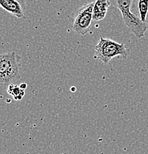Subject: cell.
I'll return each instance as SVG.
<instances>
[{
    "mask_svg": "<svg viewBox=\"0 0 148 154\" xmlns=\"http://www.w3.org/2000/svg\"><path fill=\"white\" fill-rule=\"evenodd\" d=\"M111 5L121 12L125 25L136 38L144 37L147 30V22H144L139 17L130 11L133 0H110Z\"/></svg>",
    "mask_w": 148,
    "mask_h": 154,
    "instance_id": "6da1fadb",
    "label": "cell"
},
{
    "mask_svg": "<svg viewBox=\"0 0 148 154\" xmlns=\"http://www.w3.org/2000/svg\"><path fill=\"white\" fill-rule=\"evenodd\" d=\"M20 59L15 52L0 54V85H9L20 79Z\"/></svg>",
    "mask_w": 148,
    "mask_h": 154,
    "instance_id": "7a4b0ae2",
    "label": "cell"
},
{
    "mask_svg": "<svg viewBox=\"0 0 148 154\" xmlns=\"http://www.w3.org/2000/svg\"><path fill=\"white\" fill-rule=\"evenodd\" d=\"M95 58L103 63H109L117 57L123 59L128 57V48L122 43H118L111 38H100L94 47Z\"/></svg>",
    "mask_w": 148,
    "mask_h": 154,
    "instance_id": "3957f363",
    "label": "cell"
},
{
    "mask_svg": "<svg viewBox=\"0 0 148 154\" xmlns=\"http://www.w3.org/2000/svg\"><path fill=\"white\" fill-rule=\"evenodd\" d=\"M94 2L81 6L74 12L72 28L77 34L85 36L90 31L93 22V8Z\"/></svg>",
    "mask_w": 148,
    "mask_h": 154,
    "instance_id": "277c9868",
    "label": "cell"
},
{
    "mask_svg": "<svg viewBox=\"0 0 148 154\" xmlns=\"http://www.w3.org/2000/svg\"><path fill=\"white\" fill-rule=\"evenodd\" d=\"M0 7L17 18L25 17V0H0Z\"/></svg>",
    "mask_w": 148,
    "mask_h": 154,
    "instance_id": "5b68a950",
    "label": "cell"
},
{
    "mask_svg": "<svg viewBox=\"0 0 148 154\" xmlns=\"http://www.w3.org/2000/svg\"><path fill=\"white\" fill-rule=\"evenodd\" d=\"M111 5L110 0H96L93 8L94 21L98 22L104 19Z\"/></svg>",
    "mask_w": 148,
    "mask_h": 154,
    "instance_id": "8992f818",
    "label": "cell"
},
{
    "mask_svg": "<svg viewBox=\"0 0 148 154\" xmlns=\"http://www.w3.org/2000/svg\"><path fill=\"white\" fill-rule=\"evenodd\" d=\"M7 93L12 96L16 101L22 100L25 94V90L22 89L19 86L13 84L9 85L7 88Z\"/></svg>",
    "mask_w": 148,
    "mask_h": 154,
    "instance_id": "52a82bcc",
    "label": "cell"
},
{
    "mask_svg": "<svg viewBox=\"0 0 148 154\" xmlns=\"http://www.w3.org/2000/svg\"><path fill=\"white\" fill-rule=\"evenodd\" d=\"M138 9L140 19L146 22L148 14V0H138Z\"/></svg>",
    "mask_w": 148,
    "mask_h": 154,
    "instance_id": "ba28073f",
    "label": "cell"
},
{
    "mask_svg": "<svg viewBox=\"0 0 148 154\" xmlns=\"http://www.w3.org/2000/svg\"><path fill=\"white\" fill-rule=\"evenodd\" d=\"M19 87H20L21 88H22V89L25 90L27 88V87H28V85H27L26 83H22V84L20 85Z\"/></svg>",
    "mask_w": 148,
    "mask_h": 154,
    "instance_id": "9c48e42d",
    "label": "cell"
},
{
    "mask_svg": "<svg viewBox=\"0 0 148 154\" xmlns=\"http://www.w3.org/2000/svg\"><path fill=\"white\" fill-rule=\"evenodd\" d=\"M75 89H76V88H74V87H72V88H71V91H72V92H74V91H76V90H75Z\"/></svg>",
    "mask_w": 148,
    "mask_h": 154,
    "instance_id": "30bf717a",
    "label": "cell"
}]
</instances>
